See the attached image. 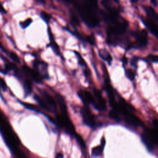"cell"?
<instances>
[{
  "label": "cell",
  "instance_id": "cell-16",
  "mask_svg": "<svg viewBox=\"0 0 158 158\" xmlns=\"http://www.w3.org/2000/svg\"><path fill=\"white\" fill-rule=\"evenodd\" d=\"M99 56L103 60L106 62L108 65H110L112 62V57L110 55V52L106 49H98Z\"/></svg>",
  "mask_w": 158,
  "mask_h": 158
},
{
  "label": "cell",
  "instance_id": "cell-14",
  "mask_svg": "<svg viewBox=\"0 0 158 158\" xmlns=\"http://www.w3.org/2000/svg\"><path fill=\"white\" fill-rule=\"evenodd\" d=\"M105 145H106V139L104 137H102L101 141V144L91 149V157H97L101 156L103 154Z\"/></svg>",
  "mask_w": 158,
  "mask_h": 158
},
{
  "label": "cell",
  "instance_id": "cell-17",
  "mask_svg": "<svg viewBox=\"0 0 158 158\" xmlns=\"http://www.w3.org/2000/svg\"><path fill=\"white\" fill-rule=\"evenodd\" d=\"M143 9L146 12L147 18L158 22V17H157V13L156 12V11L152 7L148 6H144Z\"/></svg>",
  "mask_w": 158,
  "mask_h": 158
},
{
  "label": "cell",
  "instance_id": "cell-10",
  "mask_svg": "<svg viewBox=\"0 0 158 158\" xmlns=\"http://www.w3.org/2000/svg\"><path fill=\"white\" fill-rule=\"evenodd\" d=\"M64 28L66 31H67L69 33H70L72 35H73L75 38H77L81 43L83 44V46H85V47H86V44L87 43H89L91 46L95 45L96 40H95L94 36L93 35H89V36H83L80 33H78L77 31H74V30L72 31V30H70V29H69L67 28Z\"/></svg>",
  "mask_w": 158,
  "mask_h": 158
},
{
  "label": "cell",
  "instance_id": "cell-2",
  "mask_svg": "<svg viewBox=\"0 0 158 158\" xmlns=\"http://www.w3.org/2000/svg\"><path fill=\"white\" fill-rule=\"evenodd\" d=\"M0 132L11 152L16 156L22 157V155L18 148L20 144V141L6 119L4 117V115L1 114H0Z\"/></svg>",
  "mask_w": 158,
  "mask_h": 158
},
{
  "label": "cell",
  "instance_id": "cell-18",
  "mask_svg": "<svg viewBox=\"0 0 158 158\" xmlns=\"http://www.w3.org/2000/svg\"><path fill=\"white\" fill-rule=\"evenodd\" d=\"M73 53L75 54L77 59V61H78V65L81 67L83 69L85 68H86L88 67V65L86 62V61L85 60V59L83 58L82 56L81 55V54L80 52H78V51H73Z\"/></svg>",
  "mask_w": 158,
  "mask_h": 158
},
{
  "label": "cell",
  "instance_id": "cell-29",
  "mask_svg": "<svg viewBox=\"0 0 158 158\" xmlns=\"http://www.w3.org/2000/svg\"><path fill=\"white\" fill-rule=\"evenodd\" d=\"M121 60H122V64H123V67L125 66V65H127V64L128 63V59L125 56H123V57L122 58Z\"/></svg>",
  "mask_w": 158,
  "mask_h": 158
},
{
  "label": "cell",
  "instance_id": "cell-3",
  "mask_svg": "<svg viewBox=\"0 0 158 158\" xmlns=\"http://www.w3.org/2000/svg\"><path fill=\"white\" fill-rule=\"evenodd\" d=\"M130 36L134 39L133 41L130 42L125 48V51H129L131 49H139L145 48L148 44V33L145 30L140 31H131Z\"/></svg>",
  "mask_w": 158,
  "mask_h": 158
},
{
  "label": "cell",
  "instance_id": "cell-30",
  "mask_svg": "<svg viewBox=\"0 0 158 158\" xmlns=\"http://www.w3.org/2000/svg\"><path fill=\"white\" fill-rule=\"evenodd\" d=\"M151 2L155 7L157 6V0H151Z\"/></svg>",
  "mask_w": 158,
  "mask_h": 158
},
{
  "label": "cell",
  "instance_id": "cell-7",
  "mask_svg": "<svg viewBox=\"0 0 158 158\" xmlns=\"http://www.w3.org/2000/svg\"><path fill=\"white\" fill-rule=\"evenodd\" d=\"M93 94L94 96L93 107L99 112H104L107 110V105L106 100L102 95L101 91L93 88Z\"/></svg>",
  "mask_w": 158,
  "mask_h": 158
},
{
  "label": "cell",
  "instance_id": "cell-8",
  "mask_svg": "<svg viewBox=\"0 0 158 158\" xmlns=\"http://www.w3.org/2000/svg\"><path fill=\"white\" fill-rule=\"evenodd\" d=\"M33 69L40 74L43 80H49V75L48 73V65L46 62L40 59H35L33 62Z\"/></svg>",
  "mask_w": 158,
  "mask_h": 158
},
{
  "label": "cell",
  "instance_id": "cell-28",
  "mask_svg": "<svg viewBox=\"0 0 158 158\" xmlns=\"http://www.w3.org/2000/svg\"><path fill=\"white\" fill-rule=\"evenodd\" d=\"M0 86L2 88L3 91H6L7 89V85L4 80L1 77H0Z\"/></svg>",
  "mask_w": 158,
  "mask_h": 158
},
{
  "label": "cell",
  "instance_id": "cell-26",
  "mask_svg": "<svg viewBox=\"0 0 158 158\" xmlns=\"http://www.w3.org/2000/svg\"><path fill=\"white\" fill-rule=\"evenodd\" d=\"M32 22H33L32 19L31 18H28V19L25 20L24 21L20 22V25L22 27V28L25 29L32 23Z\"/></svg>",
  "mask_w": 158,
  "mask_h": 158
},
{
  "label": "cell",
  "instance_id": "cell-23",
  "mask_svg": "<svg viewBox=\"0 0 158 158\" xmlns=\"http://www.w3.org/2000/svg\"><path fill=\"white\" fill-rule=\"evenodd\" d=\"M139 57H138V56H133L131 59H130V65L131 67H133L134 70H136L137 68H138V60H139Z\"/></svg>",
  "mask_w": 158,
  "mask_h": 158
},
{
  "label": "cell",
  "instance_id": "cell-31",
  "mask_svg": "<svg viewBox=\"0 0 158 158\" xmlns=\"http://www.w3.org/2000/svg\"><path fill=\"white\" fill-rule=\"evenodd\" d=\"M131 1L133 3H136L138 1V0H131Z\"/></svg>",
  "mask_w": 158,
  "mask_h": 158
},
{
  "label": "cell",
  "instance_id": "cell-24",
  "mask_svg": "<svg viewBox=\"0 0 158 158\" xmlns=\"http://www.w3.org/2000/svg\"><path fill=\"white\" fill-rule=\"evenodd\" d=\"M83 75L86 81L89 83L91 81V72L89 68L88 67L86 68L83 69Z\"/></svg>",
  "mask_w": 158,
  "mask_h": 158
},
{
  "label": "cell",
  "instance_id": "cell-19",
  "mask_svg": "<svg viewBox=\"0 0 158 158\" xmlns=\"http://www.w3.org/2000/svg\"><path fill=\"white\" fill-rule=\"evenodd\" d=\"M125 70V75L127 77L128 79H129L130 81H133L135 80V77L136 75V70H133L131 69H125L124 68Z\"/></svg>",
  "mask_w": 158,
  "mask_h": 158
},
{
  "label": "cell",
  "instance_id": "cell-11",
  "mask_svg": "<svg viewBox=\"0 0 158 158\" xmlns=\"http://www.w3.org/2000/svg\"><path fill=\"white\" fill-rule=\"evenodd\" d=\"M77 94L84 105L88 106L91 104L93 106L94 96L89 91L85 89H81L77 92Z\"/></svg>",
  "mask_w": 158,
  "mask_h": 158
},
{
  "label": "cell",
  "instance_id": "cell-32",
  "mask_svg": "<svg viewBox=\"0 0 158 158\" xmlns=\"http://www.w3.org/2000/svg\"><path fill=\"white\" fill-rule=\"evenodd\" d=\"M56 157H63V155L60 154L59 153L57 155H56Z\"/></svg>",
  "mask_w": 158,
  "mask_h": 158
},
{
  "label": "cell",
  "instance_id": "cell-9",
  "mask_svg": "<svg viewBox=\"0 0 158 158\" xmlns=\"http://www.w3.org/2000/svg\"><path fill=\"white\" fill-rule=\"evenodd\" d=\"M22 71L23 75L31 81H33L37 83H43L42 78L34 69H31L25 64L22 66Z\"/></svg>",
  "mask_w": 158,
  "mask_h": 158
},
{
  "label": "cell",
  "instance_id": "cell-27",
  "mask_svg": "<svg viewBox=\"0 0 158 158\" xmlns=\"http://www.w3.org/2000/svg\"><path fill=\"white\" fill-rule=\"evenodd\" d=\"M9 56L11 58V59L15 62V63H19L20 62V59L19 57V56L17 55L16 53L14 52H10L9 54Z\"/></svg>",
  "mask_w": 158,
  "mask_h": 158
},
{
  "label": "cell",
  "instance_id": "cell-12",
  "mask_svg": "<svg viewBox=\"0 0 158 158\" xmlns=\"http://www.w3.org/2000/svg\"><path fill=\"white\" fill-rule=\"evenodd\" d=\"M140 20L147 29L156 38H157V23L148 18L140 17Z\"/></svg>",
  "mask_w": 158,
  "mask_h": 158
},
{
  "label": "cell",
  "instance_id": "cell-21",
  "mask_svg": "<svg viewBox=\"0 0 158 158\" xmlns=\"http://www.w3.org/2000/svg\"><path fill=\"white\" fill-rule=\"evenodd\" d=\"M20 102L25 107L27 108V109H29L30 110H32V111H34V112H38V113H41L42 114V112L38 109L35 106L33 105V104H29V103H27V102H22V101H20Z\"/></svg>",
  "mask_w": 158,
  "mask_h": 158
},
{
  "label": "cell",
  "instance_id": "cell-33",
  "mask_svg": "<svg viewBox=\"0 0 158 158\" xmlns=\"http://www.w3.org/2000/svg\"><path fill=\"white\" fill-rule=\"evenodd\" d=\"M0 89H1V86H0Z\"/></svg>",
  "mask_w": 158,
  "mask_h": 158
},
{
  "label": "cell",
  "instance_id": "cell-20",
  "mask_svg": "<svg viewBox=\"0 0 158 158\" xmlns=\"http://www.w3.org/2000/svg\"><path fill=\"white\" fill-rule=\"evenodd\" d=\"M74 138H75L76 141H77V143H78V144L80 145V146L81 147V149L84 150V151L85 152V151H86V146L85 142V141L83 140V139L82 138V137H81L80 135H78V134L76 133V135H75Z\"/></svg>",
  "mask_w": 158,
  "mask_h": 158
},
{
  "label": "cell",
  "instance_id": "cell-6",
  "mask_svg": "<svg viewBox=\"0 0 158 158\" xmlns=\"http://www.w3.org/2000/svg\"><path fill=\"white\" fill-rule=\"evenodd\" d=\"M80 112L83 122L85 125L93 129H96L98 127L95 117L88 107V106L84 105L81 107L80 110Z\"/></svg>",
  "mask_w": 158,
  "mask_h": 158
},
{
  "label": "cell",
  "instance_id": "cell-22",
  "mask_svg": "<svg viewBox=\"0 0 158 158\" xmlns=\"http://www.w3.org/2000/svg\"><path fill=\"white\" fill-rule=\"evenodd\" d=\"M143 60L146 62H151V63H157V56L150 54H149L146 59H141Z\"/></svg>",
  "mask_w": 158,
  "mask_h": 158
},
{
  "label": "cell",
  "instance_id": "cell-13",
  "mask_svg": "<svg viewBox=\"0 0 158 158\" xmlns=\"http://www.w3.org/2000/svg\"><path fill=\"white\" fill-rule=\"evenodd\" d=\"M48 34L49 41V46L52 49V51L56 56H59L63 59L62 54L60 51V48H59V45L57 44V43L56 42L54 35H53L49 27H48Z\"/></svg>",
  "mask_w": 158,
  "mask_h": 158
},
{
  "label": "cell",
  "instance_id": "cell-15",
  "mask_svg": "<svg viewBox=\"0 0 158 158\" xmlns=\"http://www.w3.org/2000/svg\"><path fill=\"white\" fill-rule=\"evenodd\" d=\"M20 80L22 83V86H23V88L24 90L25 96V97H27V96L30 95L32 92L31 81L30 79H28V78H27L25 76V77L23 76Z\"/></svg>",
  "mask_w": 158,
  "mask_h": 158
},
{
  "label": "cell",
  "instance_id": "cell-1",
  "mask_svg": "<svg viewBox=\"0 0 158 158\" xmlns=\"http://www.w3.org/2000/svg\"><path fill=\"white\" fill-rule=\"evenodd\" d=\"M56 100L60 108V113L56 114V125L64 129V130L72 136H75L76 131L75 127L72 123L68 114L67 107L64 98L59 93H56Z\"/></svg>",
  "mask_w": 158,
  "mask_h": 158
},
{
  "label": "cell",
  "instance_id": "cell-5",
  "mask_svg": "<svg viewBox=\"0 0 158 158\" xmlns=\"http://www.w3.org/2000/svg\"><path fill=\"white\" fill-rule=\"evenodd\" d=\"M40 96L46 106V111L51 114H56L58 112L57 104L56 99L49 94L46 89L38 88Z\"/></svg>",
  "mask_w": 158,
  "mask_h": 158
},
{
  "label": "cell",
  "instance_id": "cell-4",
  "mask_svg": "<svg viewBox=\"0 0 158 158\" xmlns=\"http://www.w3.org/2000/svg\"><path fill=\"white\" fill-rule=\"evenodd\" d=\"M141 141L149 152H152L157 146V131L156 127L144 129L141 136Z\"/></svg>",
  "mask_w": 158,
  "mask_h": 158
},
{
  "label": "cell",
  "instance_id": "cell-25",
  "mask_svg": "<svg viewBox=\"0 0 158 158\" xmlns=\"http://www.w3.org/2000/svg\"><path fill=\"white\" fill-rule=\"evenodd\" d=\"M40 17L46 23H48L51 19V16L49 14L46 13V12L42 11L40 13Z\"/></svg>",
  "mask_w": 158,
  "mask_h": 158
}]
</instances>
